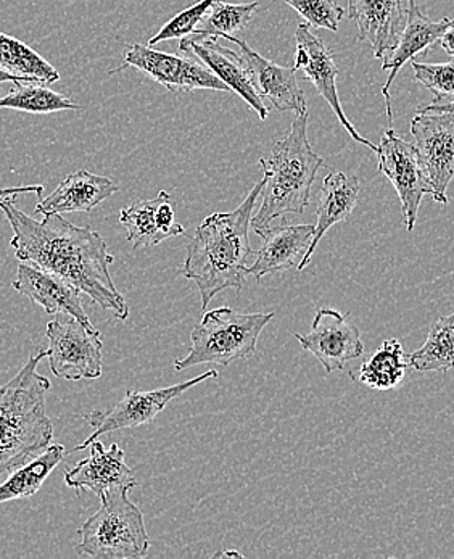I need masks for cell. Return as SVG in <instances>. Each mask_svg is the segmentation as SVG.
<instances>
[{"mask_svg":"<svg viewBox=\"0 0 454 559\" xmlns=\"http://www.w3.org/2000/svg\"><path fill=\"white\" fill-rule=\"evenodd\" d=\"M13 199H0V212L13 230L10 246L16 259L59 274L98 307L127 320L130 308L111 280L115 257L104 237L89 226L71 225L60 213L44 215L43 222H37L16 209Z\"/></svg>","mask_w":454,"mask_h":559,"instance_id":"6da1fadb","label":"cell"},{"mask_svg":"<svg viewBox=\"0 0 454 559\" xmlns=\"http://www.w3.org/2000/svg\"><path fill=\"white\" fill-rule=\"evenodd\" d=\"M263 188L264 178L253 186L236 210L213 213L195 229L182 273L199 287L203 310L223 290H242L246 286L249 276L247 263L253 252L249 229L252 228L253 209Z\"/></svg>","mask_w":454,"mask_h":559,"instance_id":"7a4b0ae2","label":"cell"},{"mask_svg":"<svg viewBox=\"0 0 454 559\" xmlns=\"http://www.w3.org/2000/svg\"><path fill=\"white\" fill-rule=\"evenodd\" d=\"M47 350L29 357L15 378L0 388V476L47 449L53 426L46 413L50 381L37 372Z\"/></svg>","mask_w":454,"mask_h":559,"instance_id":"3957f363","label":"cell"},{"mask_svg":"<svg viewBox=\"0 0 454 559\" xmlns=\"http://www.w3.org/2000/svg\"><path fill=\"white\" fill-rule=\"evenodd\" d=\"M308 110L297 114L292 130L277 141L267 157L260 158L264 173L263 200L253 215L256 234L284 215H301L310 203L311 186L324 165L308 141Z\"/></svg>","mask_w":454,"mask_h":559,"instance_id":"277c9868","label":"cell"},{"mask_svg":"<svg viewBox=\"0 0 454 559\" xmlns=\"http://www.w3.org/2000/svg\"><path fill=\"white\" fill-rule=\"evenodd\" d=\"M274 313L242 314L229 307L206 311L191 332V350L184 360H176V371L196 365H222L252 357L264 328Z\"/></svg>","mask_w":454,"mask_h":559,"instance_id":"5b68a950","label":"cell"},{"mask_svg":"<svg viewBox=\"0 0 454 559\" xmlns=\"http://www.w3.org/2000/svg\"><path fill=\"white\" fill-rule=\"evenodd\" d=\"M101 508L80 528L76 554L98 559H141L151 548L144 516L128 492L100 498Z\"/></svg>","mask_w":454,"mask_h":559,"instance_id":"8992f818","label":"cell"},{"mask_svg":"<svg viewBox=\"0 0 454 559\" xmlns=\"http://www.w3.org/2000/svg\"><path fill=\"white\" fill-rule=\"evenodd\" d=\"M213 378H218V372L215 369H210L205 374L196 376L191 381L181 382L178 385H169V388L155 389V391L148 392L128 391L124 399L107 412L96 409V412L87 415L86 421L94 429L93 433L84 440V443L74 447L73 452L87 449L94 440L105 436V433L151 425L171 400L184 394L189 389L195 388L196 384H202L206 379Z\"/></svg>","mask_w":454,"mask_h":559,"instance_id":"52a82bcc","label":"cell"},{"mask_svg":"<svg viewBox=\"0 0 454 559\" xmlns=\"http://www.w3.org/2000/svg\"><path fill=\"white\" fill-rule=\"evenodd\" d=\"M47 358L53 374L67 381L97 379L101 376L100 332L89 330L71 318L67 323L60 320L47 324Z\"/></svg>","mask_w":454,"mask_h":559,"instance_id":"ba28073f","label":"cell"},{"mask_svg":"<svg viewBox=\"0 0 454 559\" xmlns=\"http://www.w3.org/2000/svg\"><path fill=\"white\" fill-rule=\"evenodd\" d=\"M379 169L390 179L405 215L406 229L411 233L418 219L419 206L423 195H432V186L423 169L421 155L415 144L396 135L390 128L379 144Z\"/></svg>","mask_w":454,"mask_h":559,"instance_id":"9c48e42d","label":"cell"},{"mask_svg":"<svg viewBox=\"0 0 454 559\" xmlns=\"http://www.w3.org/2000/svg\"><path fill=\"white\" fill-rule=\"evenodd\" d=\"M128 67L138 68L172 94L192 93L196 90L223 91V93L230 91L216 74L194 57L172 56L142 44H132L124 56L123 66L111 73H118Z\"/></svg>","mask_w":454,"mask_h":559,"instance_id":"30bf717a","label":"cell"},{"mask_svg":"<svg viewBox=\"0 0 454 559\" xmlns=\"http://www.w3.org/2000/svg\"><path fill=\"white\" fill-rule=\"evenodd\" d=\"M411 134L432 186V198L446 205V191L454 178V115L418 114L411 121Z\"/></svg>","mask_w":454,"mask_h":559,"instance_id":"8fae6325","label":"cell"},{"mask_svg":"<svg viewBox=\"0 0 454 559\" xmlns=\"http://www.w3.org/2000/svg\"><path fill=\"white\" fill-rule=\"evenodd\" d=\"M303 350L310 352L323 365L327 374L340 371L347 361L365 354L361 332L351 323L350 313L320 308L307 335L294 334Z\"/></svg>","mask_w":454,"mask_h":559,"instance_id":"7c38bea8","label":"cell"},{"mask_svg":"<svg viewBox=\"0 0 454 559\" xmlns=\"http://www.w3.org/2000/svg\"><path fill=\"white\" fill-rule=\"evenodd\" d=\"M295 43H297L295 70L303 71L304 76L314 84L318 93L331 105L342 127L348 131L351 139H355L359 144L366 145V147L371 148L372 152L378 154L379 145H374L368 139L359 135L354 124L348 121L344 108H342L337 91L338 68L335 66L334 56L325 46L324 40L311 32L308 23H301V25L297 26V32H295Z\"/></svg>","mask_w":454,"mask_h":559,"instance_id":"4fadbf2b","label":"cell"},{"mask_svg":"<svg viewBox=\"0 0 454 559\" xmlns=\"http://www.w3.org/2000/svg\"><path fill=\"white\" fill-rule=\"evenodd\" d=\"M89 447L91 455L67 471L68 487L77 492L89 490L101 498L111 492H130L138 486V477L128 466L124 452L117 443H111L107 450L97 439Z\"/></svg>","mask_w":454,"mask_h":559,"instance_id":"5bb4252c","label":"cell"},{"mask_svg":"<svg viewBox=\"0 0 454 559\" xmlns=\"http://www.w3.org/2000/svg\"><path fill=\"white\" fill-rule=\"evenodd\" d=\"M225 39L239 47L240 60L261 99L264 97L270 100L277 111H295V114L307 111V99L298 84L295 68L279 67L264 59L239 37L226 36Z\"/></svg>","mask_w":454,"mask_h":559,"instance_id":"9a60e30c","label":"cell"},{"mask_svg":"<svg viewBox=\"0 0 454 559\" xmlns=\"http://www.w3.org/2000/svg\"><path fill=\"white\" fill-rule=\"evenodd\" d=\"M179 50L208 68L230 91L242 97L259 114L261 121H266L270 111L253 87L239 53L218 44V37H200L196 34L192 37H182Z\"/></svg>","mask_w":454,"mask_h":559,"instance_id":"2e32d148","label":"cell"},{"mask_svg":"<svg viewBox=\"0 0 454 559\" xmlns=\"http://www.w3.org/2000/svg\"><path fill=\"white\" fill-rule=\"evenodd\" d=\"M408 9L409 0H348V16L357 23L358 39L372 47L375 59L398 46Z\"/></svg>","mask_w":454,"mask_h":559,"instance_id":"e0dca14e","label":"cell"},{"mask_svg":"<svg viewBox=\"0 0 454 559\" xmlns=\"http://www.w3.org/2000/svg\"><path fill=\"white\" fill-rule=\"evenodd\" d=\"M13 289L40 305L47 314H68L89 330H96L81 305V290L59 274L39 270L34 264H19Z\"/></svg>","mask_w":454,"mask_h":559,"instance_id":"ac0fdd59","label":"cell"},{"mask_svg":"<svg viewBox=\"0 0 454 559\" xmlns=\"http://www.w3.org/2000/svg\"><path fill=\"white\" fill-rule=\"evenodd\" d=\"M454 26L453 19L430 20L429 16L423 15L419 9L416 0H409L408 20H406L405 29H403L402 37H399L398 46L390 56L385 57L382 70H389L390 74L387 83L382 87V94L385 97V107H387V115L390 124L393 121L392 100H390V87L395 81L396 74L402 70L405 63L415 59L419 53L426 56L430 47L442 39L443 34L449 32Z\"/></svg>","mask_w":454,"mask_h":559,"instance_id":"d6986e66","label":"cell"},{"mask_svg":"<svg viewBox=\"0 0 454 559\" xmlns=\"http://www.w3.org/2000/svg\"><path fill=\"white\" fill-rule=\"evenodd\" d=\"M314 225H280L270 226L261 230L263 239L255 263L249 266L247 274L261 280L271 274L286 273L303 259L313 240Z\"/></svg>","mask_w":454,"mask_h":559,"instance_id":"ffe728a7","label":"cell"},{"mask_svg":"<svg viewBox=\"0 0 454 559\" xmlns=\"http://www.w3.org/2000/svg\"><path fill=\"white\" fill-rule=\"evenodd\" d=\"M359 195V181L357 176L345 175L344 171H331L325 176L321 188L320 202H318V223L313 240L308 247L298 271H303L313 259L318 246L324 234L338 223L348 222Z\"/></svg>","mask_w":454,"mask_h":559,"instance_id":"44dd1931","label":"cell"},{"mask_svg":"<svg viewBox=\"0 0 454 559\" xmlns=\"http://www.w3.org/2000/svg\"><path fill=\"white\" fill-rule=\"evenodd\" d=\"M120 191L111 179L105 176L93 175L86 169L71 173L59 188L40 200L36 205V213L52 215V213L91 212L98 203L105 202Z\"/></svg>","mask_w":454,"mask_h":559,"instance_id":"7402d4cb","label":"cell"},{"mask_svg":"<svg viewBox=\"0 0 454 559\" xmlns=\"http://www.w3.org/2000/svg\"><path fill=\"white\" fill-rule=\"evenodd\" d=\"M63 459H65V447L53 443L28 463L13 469L9 479L0 484V504L33 497Z\"/></svg>","mask_w":454,"mask_h":559,"instance_id":"603a6c76","label":"cell"},{"mask_svg":"<svg viewBox=\"0 0 454 559\" xmlns=\"http://www.w3.org/2000/svg\"><path fill=\"white\" fill-rule=\"evenodd\" d=\"M409 360L406 361L403 345L396 338H389L381 347L362 362L358 381L375 391H392L405 379Z\"/></svg>","mask_w":454,"mask_h":559,"instance_id":"cb8c5ba5","label":"cell"},{"mask_svg":"<svg viewBox=\"0 0 454 559\" xmlns=\"http://www.w3.org/2000/svg\"><path fill=\"white\" fill-rule=\"evenodd\" d=\"M409 366L421 372H446L454 368V313L433 321L427 341L409 357Z\"/></svg>","mask_w":454,"mask_h":559,"instance_id":"d4e9b609","label":"cell"},{"mask_svg":"<svg viewBox=\"0 0 454 559\" xmlns=\"http://www.w3.org/2000/svg\"><path fill=\"white\" fill-rule=\"evenodd\" d=\"M0 67L10 73L33 78L44 84L57 83L60 80L59 71L28 44L3 33H0Z\"/></svg>","mask_w":454,"mask_h":559,"instance_id":"484cf974","label":"cell"},{"mask_svg":"<svg viewBox=\"0 0 454 559\" xmlns=\"http://www.w3.org/2000/svg\"><path fill=\"white\" fill-rule=\"evenodd\" d=\"M0 108L26 111V114L47 115L63 110H80V105L49 90L43 83H19L15 90L0 97Z\"/></svg>","mask_w":454,"mask_h":559,"instance_id":"4316f807","label":"cell"},{"mask_svg":"<svg viewBox=\"0 0 454 559\" xmlns=\"http://www.w3.org/2000/svg\"><path fill=\"white\" fill-rule=\"evenodd\" d=\"M259 2L226 3L218 0L210 7L195 33L200 37H226L247 28L259 10Z\"/></svg>","mask_w":454,"mask_h":559,"instance_id":"83f0119b","label":"cell"},{"mask_svg":"<svg viewBox=\"0 0 454 559\" xmlns=\"http://www.w3.org/2000/svg\"><path fill=\"white\" fill-rule=\"evenodd\" d=\"M158 199L138 200L124 209L120 223L128 230V240L132 249L139 247H155L168 240L157 222Z\"/></svg>","mask_w":454,"mask_h":559,"instance_id":"f1b7e54d","label":"cell"},{"mask_svg":"<svg viewBox=\"0 0 454 559\" xmlns=\"http://www.w3.org/2000/svg\"><path fill=\"white\" fill-rule=\"evenodd\" d=\"M287 5L300 13L308 25L318 29L337 32L344 9L335 0H286Z\"/></svg>","mask_w":454,"mask_h":559,"instance_id":"f546056e","label":"cell"},{"mask_svg":"<svg viewBox=\"0 0 454 559\" xmlns=\"http://www.w3.org/2000/svg\"><path fill=\"white\" fill-rule=\"evenodd\" d=\"M215 2H218V0H200L195 5L182 10L181 13H178L175 19L169 20V22L163 26L157 36L148 40V46L154 47L163 43V40L182 39V37L189 36V34H194L196 26L200 25L203 16H205L210 7Z\"/></svg>","mask_w":454,"mask_h":559,"instance_id":"4dcf8cb0","label":"cell"},{"mask_svg":"<svg viewBox=\"0 0 454 559\" xmlns=\"http://www.w3.org/2000/svg\"><path fill=\"white\" fill-rule=\"evenodd\" d=\"M415 80L435 97H454V62H413Z\"/></svg>","mask_w":454,"mask_h":559,"instance_id":"1f68e13d","label":"cell"},{"mask_svg":"<svg viewBox=\"0 0 454 559\" xmlns=\"http://www.w3.org/2000/svg\"><path fill=\"white\" fill-rule=\"evenodd\" d=\"M418 114H452L454 115V97H435L432 104L419 107Z\"/></svg>","mask_w":454,"mask_h":559,"instance_id":"d6a6232c","label":"cell"},{"mask_svg":"<svg viewBox=\"0 0 454 559\" xmlns=\"http://www.w3.org/2000/svg\"><path fill=\"white\" fill-rule=\"evenodd\" d=\"M43 185L23 186V188H7L0 189V199L16 198V195L22 194H37L39 198H43Z\"/></svg>","mask_w":454,"mask_h":559,"instance_id":"836d02e7","label":"cell"},{"mask_svg":"<svg viewBox=\"0 0 454 559\" xmlns=\"http://www.w3.org/2000/svg\"><path fill=\"white\" fill-rule=\"evenodd\" d=\"M2 83H39V81L33 80V78L19 76V74L10 73L5 68L0 67V84Z\"/></svg>","mask_w":454,"mask_h":559,"instance_id":"e575fe53","label":"cell"},{"mask_svg":"<svg viewBox=\"0 0 454 559\" xmlns=\"http://www.w3.org/2000/svg\"><path fill=\"white\" fill-rule=\"evenodd\" d=\"M440 44H442L443 50H445L450 57H454V26L443 34Z\"/></svg>","mask_w":454,"mask_h":559,"instance_id":"d590c367","label":"cell"},{"mask_svg":"<svg viewBox=\"0 0 454 559\" xmlns=\"http://www.w3.org/2000/svg\"><path fill=\"white\" fill-rule=\"evenodd\" d=\"M216 558L218 557H237V558H242V555L240 554H236V551H225V554H218V555H215Z\"/></svg>","mask_w":454,"mask_h":559,"instance_id":"8d00e7d4","label":"cell"}]
</instances>
